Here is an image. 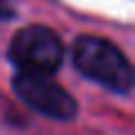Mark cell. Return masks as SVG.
Returning <instances> with one entry per match:
<instances>
[{
    "label": "cell",
    "instance_id": "1",
    "mask_svg": "<svg viewBox=\"0 0 135 135\" xmlns=\"http://www.w3.org/2000/svg\"><path fill=\"white\" fill-rule=\"evenodd\" d=\"M72 65L81 77L115 95H128L133 90V65L108 38L92 34L77 36L72 43Z\"/></svg>",
    "mask_w": 135,
    "mask_h": 135
},
{
    "label": "cell",
    "instance_id": "2",
    "mask_svg": "<svg viewBox=\"0 0 135 135\" xmlns=\"http://www.w3.org/2000/svg\"><path fill=\"white\" fill-rule=\"evenodd\" d=\"M7 56L20 72L56 74L65 59L63 41L45 25H25L14 34Z\"/></svg>",
    "mask_w": 135,
    "mask_h": 135
},
{
    "label": "cell",
    "instance_id": "3",
    "mask_svg": "<svg viewBox=\"0 0 135 135\" xmlns=\"http://www.w3.org/2000/svg\"><path fill=\"white\" fill-rule=\"evenodd\" d=\"M11 88L27 108L36 110L47 119L72 122L79 115L77 99L54 79V74L16 70L14 79H11Z\"/></svg>",
    "mask_w": 135,
    "mask_h": 135
},
{
    "label": "cell",
    "instance_id": "4",
    "mask_svg": "<svg viewBox=\"0 0 135 135\" xmlns=\"http://www.w3.org/2000/svg\"><path fill=\"white\" fill-rule=\"evenodd\" d=\"M16 16V9H14V2L11 0H0V23H7Z\"/></svg>",
    "mask_w": 135,
    "mask_h": 135
}]
</instances>
